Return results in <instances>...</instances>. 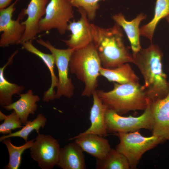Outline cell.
I'll use <instances>...</instances> for the list:
<instances>
[{"instance_id":"obj_21","label":"cell","mask_w":169,"mask_h":169,"mask_svg":"<svg viewBox=\"0 0 169 169\" xmlns=\"http://www.w3.org/2000/svg\"><path fill=\"white\" fill-rule=\"evenodd\" d=\"M17 52H14L7 63L0 68V105L2 106L12 103L13 96L16 94H19L24 89V86L10 83L4 76L5 69L12 62L13 58Z\"/></svg>"},{"instance_id":"obj_8","label":"cell","mask_w":169,"mask_h":169,"mask_svg":"<svg viewBox=\"0 0 169 169\" xmlns=\"http://www.w3.org/2000/svg\"><path fill=\"white\" fill-rule=\"evenodd\" d=\"M36 41L49 50L54 57L58 73L59 82L56 98L59 99L62 96L71 97L74 93V87L71 78L69 77L68 73L70 57L74 49L69 48L66 49H58L54 46L49 41H45L41 38L37 39Z\"/></svg>"},{"instance_id":"obj_28","label":"cell","mask_w":169,"mask_h":169,"mask_svg":"<svg viewBox=\"0 0 169 169\" xmlns=\"http://www.w3.org/2000/svg\"><path fill=\"white\" fill-rule=\"evenodd\" d=\"M12 0H0V9L6 8L9 6Z\"/></svg>"},{"instance_id":"obj_20","label":"cell","mask_w":169,"mask_h":169,"mask_svg":"<svg viewBox=\"0 0 169 169\" xmlns=\"http://www.w3.org/2000/svg\"><path fill=\"white\" fill-rule=\"evenodd\" d=\"M100 75L109 81L120 84L139 83V79L128 63L124 64L113 69L101 67Z\"/></svg>"},{"instance_id":"obj_1","label":"cell","mask_w":169,"mask_h":169,"mask_svg":"<svg viewBox=\"0 0 169 169\" xmlns=\"http://www.w3.org/2000/svg\"><path fill=\"white\" fill-rule=\"evenodd\" d=\"M163 56L159 47L153 44L132 55L133 64L144 78L142 87L151 103L164 98L169 91L168 81L163 69Z\"/></svg>"},{"instance_id":"obj_12","label":"cell","mask_w":169,"mask_h":169,"mask_svg":"<svg viewBox=\"0 0 169 169\" xmlns=\"http://www.w3.org/2000/svg\"><path fill=\"white\" fill-rule=\"evenodd\" d=\"M49 0H30L27 8L25 9L28 18L21 23L25 26V30L21 44L28 41H32L41 32L39 23L45 14L47 5Z\"/></svg>"},{"instance_id":"obj_9","label":"cell","mask_w":169,"mask_h":169,"mask_svg":"<svg viewBox=\"0 0 169 169\" xmlns=\"http://www.w3.org/2000/svg\"><path fill=\"white\" fill-rule=\"evenodd\" d=\"M17 1L6 8L0 9V32H3L0 39L1 47L21 44L25 26L20 22V20L26 14L25 9L23 8L18 14L17 20L12 19L13 14L16 10L14 5Z\"/></svg>"},{"instance_id":"obj_3","label":"cell","mask_w":169,"mask_h":169,"mask_svg":"<svg viewBox=\"0 0 169 169\" xmlns=\"http://www.w3.org/2000/svg\"><path fill=\"white\" fill-rule=\"evenodd\" d=\"M114 84L113 89L110 91L96 90L98 96L107 109L121 115L131 111H144L151 103L139 83L115 82Z\"/></svg>"},{"instance_id":"obj_29","label":"cell","mask_w":169,"mask_h":169,"mask_svg":"<svg viewBox=\"0 0 169 169\" xmlns=\"http://www.w3.org/2000/svg\"><path fill=\"white\" fill-rule=\"evenodd\" d=\"M166 20H167V21L169 23V14H168V15H167L166 17H165Z\"/></svg>"},{"instance_id":"obj_10","label":"cell","mask_w":169,"mask_h":169,"mask_svg":"<svg viewBox=\"0 0 169 169\" xmlns=\"http://www.w3.org/2000/svg\"><path fill=\"white\" fill-rule=\"evenodd\" d=\"M61 148L51 135L38 134L30 148L31 158L42 169H51L57 165Z\"/></svg>"},{"instance_id":"obj_22","label":"cell","mask_w":169,"mask_h":169,"mask_svg":"<svg viewBox=\"0 0 169 169\" xmlns=\"http://www.w3.org/2000/svg\"><path fill=\"white\" fill-rule=\"evenodd\" d=\"M169 14V0H156L154 15L148 23L140 28V34L151 42L154 32L159 22Z\"/></svg>"},{"instance_id":"obj_19","label":"cell","mask_w":169,"mask_h":169,"mask_svg":"<svg viewBox=\"0 0 169 169\" xmlns=\"http://www.w3.org/2000/svg\"><path fill=\"white\" fill-rule=\"evenodd\" d=\"M32 41H26L21 44L24 49L40 58L49 71L51 80V85L48 90L44 92L42 99L43 101L48 102L56 98V92L54 88L57 86L59 82L58 78L56 76L54 71L55 64L54 59L52 54L44 53L36 48L33 45Z\"/></svg>"},{"instance_id":"obj_16","label":"cell","mask_w":169,"mask_h":169,"mask_svg":"<svg viewBox=\"0 0 169 169\" xmlns=\"http://www.w3.org/2000/svg\"><path fill=\"white\" fill-rule=\"evenodd\" d=\"M146 15L143 13L138 14L131 21L126 20L125 16L121 13L112 16V19L125 32L131 44L132 55H135L142 49L140 39L139 25L141 21L145 19Z\"/></svg>"},{"instance_id":"obj_15","label":"cell","mask_w":169,"mask_h":169,"mask_svg":"<svg viewBox=\"0 0 169 169\" xmlns=\"http://www.w3.org/2000/svg\"><path fill=\"white\" fill-rule=\"evenodd\" d=\"M93 105L91 108L90 120L91 125L84 131L74 136L87 134H93L105 137L107 132L105 121V114L107 108L98 96L96 90L92 94Z\"/></svg>"},{"instance_id":"obj_18","label":"cell","mask_w":169,"mask_h":169,"mask_svg":"<svg viewBox=\"0 0 169 169\" xmlns=\"http://www.w3.org/2000/svg\"><path fill=\"white\" fill-rule=\"evenodd\" d=\"M19 95L20 98L18 100L2 107L7 111L14 110L21 123L25 124L29 114L33 115L36 111L38 106L37 102L40 100V98L38 95H34L31 90L25 94Z\"/></svg>"},{"instance_id":"obj_24","label":"cell","mask_w":169,"mask_h":169,"mask_svg":"<svg viewBox=\"0 0 169 169\" xmlns=\"http://www.w3.org/2000/svg\"><path fill=\"white\" fill-rule=\"evenodd\" d=\"M35 139L27 141L23 145L19 146L13 145L10 138H6L2 141L6 146L9 156L8 164L5 166L6 169H18L20 166L23 153L32 146Z\"/></svg>"},{"instance_id":"obj_7","label":"cell","mask_w":169,"mask_h":169,"mask_svg":"<svg viewBox=\"0 0 169 169\" xmlns=\"http://www.w3.org/2000/svg\"><path fill=\"white\" fill-rule=\"evenodd\" d=\"M73 7L70 0H50L46 6L45 17L39 23L40 32L46 33L56 29L60 34H64L74 17Z\"/></svg>"},{"instance_id":"obj_23","label":"cell","mask_w":169,"mask_h":169,"mask_svg":"<svg viewBox=\"0 0 169 169\" xmlns=\"http://www.w3.org/2000/svg\"><path fill=\"white\" fill-rule=\"evenodd\" d=\"M97 169H129V162L125 156L116 149H111L104 157L96 159Z\"/></svg>"},{"instance_id":"obj_2","label":"cell","mask_w":169,"mask_h":169,"mask_svg":"<svg viewBox=\"0 0 169 169\" xmlns=\"http://www.w3.org/2000/svg\"><path fill=\"white\" fill-rule=\"evenodd\" d=\"M92 42L96 48L102 67L113 69L122 64L133 63V58L124 44L121 27L116 23L105 28L91 23Z\"/></svg>"},{"instance_id":"obj_17","label":"cell","mask_w":169,"mask_h":169,"mask_svg":"<svg viewBox=\"0 0 169 169\" xmlns=\"http://www.w3.org/2000/svg\"><path fill=\"white\" fill-rule=\"evenodd\" d=\"M83 151L75 141L65 145L60 148L57 165L63 169H85Z\"/></svg>"},{"instance_id":"obj_26","label":"cell","mask_w":169,"mask_h":169,"mask_svg":"<svg viewBox=\"0 0 169 169\" xmlns=\"http://www.w3.org/2000/svg\"><path fill=\"white\" fill-rule=\"evenodd\" d=\"M0 121L4 120L0 125V133L4 134L11 133L12 130L23 127L20 118L14 110L8 115H6L0 111Z\"/></svg>"},{"instance_id":"obj_4","label":"cell","mask_w":169,"mask_h":169,"mask_svg":"<svg viewBox=\"0 0 169 169\" xmlns=\"http://www.w3.org/2000/svg\"><path fill=\"white\" fill-rule=\"evenodd\" d=\"M69 67L70 73L84 84L82 96L92 95L98 86V78L102 67L97 50L93 42L84 48L74 50Z\"/></svg>"},{"instance_id":"obj_13","label":"cell","mask_w":169,"mask_h":169,"mask_svg":"<svg viewBox=\"0 0 169 169\" xmlns=\"http://www.w3.org/2000/svg\"><path fill=\"white\" fill-rule=\"evenodd\" d=\"M169 84V78L168 79ZM153 119L152 135L169 141V91L164 98L150 105Z\"/></svg>"},{"instance_id":"obj_6","label":"cell","mask_w":169,"mask_h":169,"mask_svg":"<svg viewBox=\"0 0 169 169\" xmlns=\"http://www.w3.org/2000/svg\"><path fill=\"white\" fill-rule=\"evenodd\" d=\"M151 104L142 114L137 117L123 116L112 110L107 109L105 121L107 133H127L142 129L152 131L153 122L150 108Z\"/></svg>"},{"instance_id":"obj_14","label":"cell","mask_w":169,"mask_h":169,"mask_svg":"<svg viewBox=\"0 0 169 169\" xmlns=\"http://www.w3.org/2000/svg\"><path fill=\"white\" fill-rule=\"evenodd\" d=\"M75 139V142L84 151L96 159L105 157L111 149L108 141L105 137L93 134L70 138L69 141Z\"/></svg>"},{"instance_id":"obj_25","label":"cell","mask_w":169,"mask_h":169,"mask_svg":"<svg viewBox=\"0 0 169 169\" xmlns=\"http://www.w3.org/2000/svg\"><path fill=\"white\" fill-rule=\"evenodd\" d=\"M47 120L46 118L42 114L40 113L33 120L28 121L25 125L19 131L1 136L0 141H2L8 138L19 137L22 138L26 142H27L29 134L34 130H35L38 134L39 133L40 129L44 127Z\"/></svg>"},{"instance_id":"obj_5","label":"cell","mask_w":169,"mask_h":169,"mask_svg":"<svg viewBox=\"0 0 169 169\" xmlns=\"http://www.w3.org/2000/svg\"><path fill=\"white\" fill-rule=\"evenodd\" d=\"M120 139L116 150L124 155L131 169H135L143 155L147 151L165 141L162 138L152 135L142 136L138 131L127 133H115Z\"/></svg>"},{"instance_id":"obj_11","label":"cell","mask_w":169,"mask_h":169,"mask_svg":"<svg viewBox=\"0 0 169 169\" xmlns=\"http://www.w3.org/2000/svg\"><path fill=\"white\" fill-rule=\"evenodd\" d=\"M81 17L77 21H70L67 30L71 32L70 38L63 40L68 48L78 49L82 48L92 42L91 23L85 11L78 9Z\"/></svg>"},{"instance_id":"obj_27","label":"cell","mask_w":169,"mask_h":169,"mask_svg":"<svg viewBox=\"0 0 169 169\" xmlns=\"http://www.w3.org/2000/svg\"><path fill=\"white\" fill-rule=\"evenodd\" d=\"M101 0H70L71 5L78 9H82L86 13L88 19H94L96 12L99 8V2Z\"/></svg>"}]
</instances>
